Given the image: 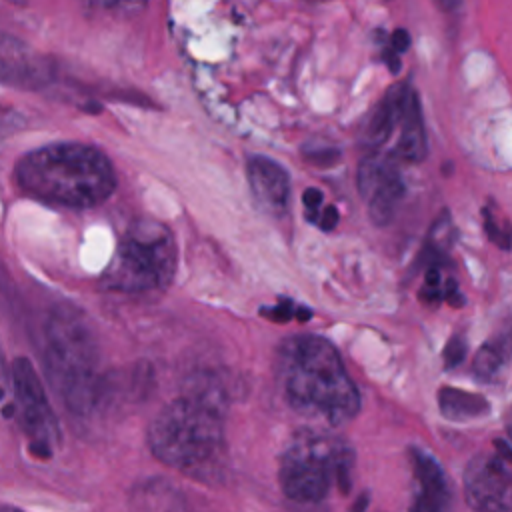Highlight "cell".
I'll use <instances>...</instances> for the list:
<instances>
[{"mask_svg":"<svg viewBox=\"0 0 512 512\" xmlns=\"http://www.w3.org/2000/svg\"><path fill=\"white\" fill-rule=\"evenodd\" d=\"M148 446L170 468L204 480L218 476L226 458L224 396L198 384L168 402L148 426Z\"/></svg>","mask_w":512,"mask_h":512,"instance_id":"obj_1","label":"cell"},{"mask_svg":"<svg viewBox=\"0 0 512 512\" xmlns=\"http://www.w3.org/2000/svg\"><path fill=\"white\" fill-rule=\"evenodd\" d=\"M276 366L284 394L300 414L328 426H342L358 414V388L326 338L296 334L284 340Z\"/></svg>","mask_w":512,"mask_h":512,"instance_id":"obj_2","label":"cell"},{"mask_svg":"<svg viewBox=\"0 0 512 512\" xmlns=\"http://www.w3.org/2000/svg\"><path fill=\"white\" fill-rule=\"evenodd\" d=\"M14 178L32 198L62 208H94L110 198L116 172L108 156L82 142H54L16 162Z\"/></svg>","mask_w":512,"mask_h":512,"instance_id":"obj_3","label":"cell"},{"mask_svg":"<svg viewBox=\"0 0 512 512\" xmlns=\"http://www.w3.org/2000/svg\"><path fill=\"white\" fill-rule=\"evenodd\" d=\"M98 340L86 314L58 304L44 326V362L54 390L74 414H88L100 394Z\"/></svg>","mask_w":512,"mask_h":512,"instance_id":"obj_4","label":"cell"},{"mask_svg":"<svg viewBox=\"0 0 512 512\" xmlns=\"http://www.w3.org/2000/svg\"><path fill=\"white\" fill-rule=\"evenodd\" d=\"M352 446L324 430H298L286 444L278 480L282 492L300 504H316L334 488L348 492L352 484Z\"/></svg>","mask_w":512,"mask_h":512,"instance_id":"obj_5","label":"cell"},{"mask_svg":"<svg viewBox=\"0 0 512 512\" xmlns=\"http://www.w3.org/2000/svg\"><path fill=\"white\" fill-rule=\"evenodd\" d=\"M176 272V242L158 220L138 218L122 234L116 252L104 270V290L146 294L162 290Z\"/></svg>","mask_w":512,"mask_h":512,"instance_id":"obj_6","label":"cell"},{"mask_svg":"<svg viewBox=\"0 0 512 512\" xmlns=\"http://www.w3.org/2000/svg\"><path fill=\"white\" fill-rule=\"evenodd\" d=\"M14 386V412L36 458H50L60 444V426L46 398L44 386L28 358H16L10 366Z\"/></svg>","mask_w":512,"mask_h":512,"instance_id":"obj_7","label":"cell"},{"mask_svg":"<svg viewBox=\"0 0 512 512\" xmlns=\"http://www.w3.org/2000/svg\"><path fill=\"white\" fill-rule=\"evenodd\" d=\"M492 454L474 456L464 470V492L472 512H512L510 450L498 442Z\"/></svg>","mask_w":512,"mask_h":512,"instance_id":"obj_8","label":"cell"},{"mask_svg":"<svg viewBox=\"0 0 512 512\" xmlns=\"http://www.w3.org/2000/svg\"><path fill=\"white\" fill-rule=\"evenodd\" d=\"M358 192L374 224H388L404 198V180L392 154L372 152L358 168Z\"/></svg>","mask_w":512,"mask_h":512,"instance_id":"obj_9","label":"cell"},{"mask_svg":"<svg viewBox=\"0 0 512 512\" xmlns=\"http://www.w3.org/2000/svg\"><path fill=\"white\" fill-rule=\"evenodd\" d=\"M48 80V62L16 36L0 32V84L32 90Z\"/></svg>","mask_w":512,"mask_h":512,"instance_id":"obj_10","label":"cell"},{"mask_svg":"<svg viewBox=\"0 0 512 512\" xmlns=\"http://www.w3.org/2000/svg\"><path fill=\"white\" fill-rule=\"evenodd\" d=\"M414 494L410 512H450L452 492L438 460L422 448H410Z\"/></svg>","mask_w":512,"mask_h":512,"instance_id":"obj_11","label":"cell"},{"mask_svg":"<svg viewBox=\"0 0 512 512\" xmlns=\"http://www.w3.org/2000/svg\"><path fill=\"white\" fill-rule=\"evenodd\" d=\"M246 172L254 204L268 216H284L290 198V178L286 170L268 156H252Z\"/></svg>","mask_w":512,"mask_h":512,"instance_id":"obj_12","label":"cell"},{"mask_svg":"<svg viewBox=\"0 0 512 512\" xmlns=\"http://www.w3.org/2000/svg\"><path fill=\"white\" fill-rule=\"evenodd\" d=\"M398 140L394 146V152H390L396 160L404 162H420L426 156L428 144H426V132L424 122L420 114L418 96L412 88L406 86L400 116H398Z\"/></svg>","mask_w":512,"mask_h":512,"instance_id":"obj_13","label":"cell"},{"mask_svg":"<svg viewBox=\"0 0 512 512\" xmlns=\"http://www.w3.org/2000/svg\"><path fill=\"white\" fill-rule=\"evenodd\" d=\"M404 92H406V86H392V90L382 98L378 108L372 112L362 136L368 148H380L388 140V136L396 130Z\"/></svg>","mask_w":512,"mask_h":512,"instance_id":"obj_14","label":"cell"},{"mask_svg":"<svg viewBox=\"0 0 512 512\" xmlns=\"http://www.w3.org/2000/svg\"><path fill=\"white\" fill-rule=\"evenodd\" d=\"M438 402H440L442 414L452 420L478 418L488 410L484 396L456 390V388H442L438 394Z\"/></svg>","mask_w":512,"mask_h":512,"instance_id":"obj_15","label":"cell"},{"mask_svg":"<svg viewBox=\"0 0 512 512\" xmlns=\"http://www.w3.org/2000/svg\"><path fill=\"white\" fill-rule=\"evenodd\" d=\"M502 360L504 358H502V350L498 348V344L482 346L474 358L476 376H480L484 380H494L502 368Z\"/></svg>","mask_w":512,"mask_h":512,"instance_id":"obj_16","label":"cell"},{"mask_svg":"<svg viewBox=\"0 0 512 512\" xmlns=\"http://www.w3.org/2000/svg\"><path fill=\"white\" fill-rule=\"evenodd\" d=\"M92 6L106 10V12H114V14H122V16H130V14H138L146 8L148 0H88Z\"/></svg>","mask_w":512,"mask_h":512,"instance_id":"obj_17","label":"cell"},{"mask_svg":"<svg viewBox=\"0 0 512 512\" xmlns=\"http://www.w3.org/2000/svg\"><path fill=\"white\" fill-rule=\"evenodd\" d=\"M464 354H466V344H464V340H462L460 336H454V338L448 342L446 350H444L446 366H450V368L458 366V364L464 360Z\"/></svg>","mask_w":512,"mask_h":512,"instance_id":"obj_18","label":"cell"},{"mask_svg":"<svg viewBox=\"0 0 512 512\" xmlns=\"http://www.w3.org/2000/svg\"><path fill=\"white\" fill-rule=\"evenodd\" d=\"M302 202L308 208V218L314 220L318 216V208L322 204V192L318 188H306L302 194Z\"/></svg>","mask_w":512,"mask_h":512,"instance_id":"obj_19","label":"cell"},{"mask_svg":"<svg viewBox=\"0 0 512 512\" xmlns=\"http://www.w3.org/2000/svg\"><path fill=\"white\" fill-rule=\"evenodd\" d=\"M390 44H392V52L396 54H402L410 48V34L404 30V28H398L394 30L392 38H390Z\"/></svg>","mask_w":512,"mask_h":512,"instance_id":"obj_20","label":"cell"},{"mask_svg":"<svg viewBox=\"0 0 512 512\" xmlns=\"http://www.w3.org/2000/svg\"><path fill=\"white\" fill-rule=\"evenodd\" d=\"M318 226L324 230V232H330L336 228L338 224V210L334 206H326L322 214H318Z\"/></svg>","mask_w":512,"mask_h":512,"instance_id":"obj_21","label":"cell"},{"mask_svg":"<svg viewBox=\"0 0 512 512\" xmlns=\"http://www.w3.org/2000/svg\"><path fill=\"white\" fill-rule=\"evenodd\" d=\"M440 4H442V8L444 10H448V12H452V10H456L460 4H462V0H438Z\"/></svg>","mask_w":512,"mask_h":512,"instance_id":"obj_22","label":"cell"},{"mask_svg":"<svg viewBox=\"0 0 512 512\" xmlns=\"http://www.w3.org/2000/svg\"><path fill=\"white\" fill-rule=\"evenodd\" d=\"M0 512H22L20 508H14V506H2Z\"/></svg>","mask_w":512,"mask_h":512,"instance_id":"obj_23","label":"cell"},{"mask_svg":"<svg viewBox=\"0 0 512 512\" xmlns=\"http://www.w3.org/2000/svg\"><path fill=\"white\" fill-rule=\"evenodd\" d=\"M312 2H322V0H312Z\"/></svg>","mask_w":512,"mask_h":512,"instance_id":"obj_24","label":"cell"}]
</instances>
